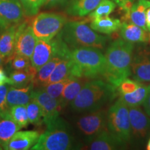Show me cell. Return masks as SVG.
Masks as SVG:
<instances>
[{
  "label": "cell",
  "mask_w": 150,
  "mask_h": 150,
  "mask_svg": "<svg viewBox=\"0 0 150 150\" xmlns=\"http://www.w3.org/2000/svg\"><path fill=\"white\" fill-rule=\"evenodd\" d=\"M150 7L149 0H138L134 2L130 11V22L145 31H148L146 26V11Z\"/></svg>",
  "instance_id": "obj_24"
},
{
  "label": "cell",
  "mask_w": 150,
  "mask_h": 150,
  "mask_svg": "<svg viewBox=\"0 0 150 150\" xmlns=\"http://www.w3.org/2000/svg\"><path fill=\"white\" fill-rule=\"evenodd\" d=\"M112 1H114L116 4L119 6L120 7L122 6L125 4V3L128 2V1H135V0H112Z\"/></svg>",
  "instance_id": "obj_41"
},
{
  "label": "cell",
  "mask_w": 150,
  "mask_h": 150,
  "mask_svg": "<svg viewBox=\"0 0 150 150\" xmlns=\"http://www.w3.org/2000/svg\"><path fill=\"white\" fill-rule=\"evenodd\" d=\"M40 136V134L35 131H18L12 137L5 149H29L36 143Z\"/></svg>",
  "instance_id": "obj_16"
},
{
  "label": "cell",
  "mask_w": 150,
  "mask_h": 150,
  "mask_svg": "<svg viewBox=\"0 0 150 150\" xmlns=\"http://www.w3.org/2000/svg\"><path fill=\"white\" fill-rule=\"evenodd\" d=\"M5 61H6L5 59L3 57V56L1 55V54L0 53V66H1V65H2L4 63Z\"/></svg>",
  "instance_id": "obj_42"
},
{
  "label": "cell",
  "mask_w": 150,
  "mask_h": 150,
  "mask_svg": "<svg viewBox=\"0 0 150 150\" xmlns=\"http://www.w3.org/2000/svg\"><path fill=\"white\" fill-rule=\"evenodd\" d=\"M37 70L33 66L27 70H14L10 74L13 86L18 88L24 87L33 83Z\"/></svg>",
  "instance_id": "obj_26"
},
{
  "label": "cell",
  "mask_w": 150,
  "mask_h": 150,
  "mask_svg": "<svg viewBox=\"0 0 150 150\" xmlns=\"http://www.w3.org/2000/svg\"><path fill=\"white\" fill-rule=\"evenodd\" d=\"M107 112L106 110L101 108L87 112V113L78 118L76 126L86 138V142L90 141L104 131L107 130Z\"/></svg>",
  "instance_id": "obj_8"
},
{
  "label": "cell",
  "mask_w": 150,
  "mask_h": 150,
  "mask_svg": "<svg viewBox=\"0 0 150 150\" xmlns=\"http://www.w3.org/2000/svg\"><path fill=\"white\" fill-rule=\"evenodd\" d=\"M74 63V76L87 79L103 77L106 70V58L98 48L85 47L71 50Z\"/></svg>",
  "instance_id": "obj_3"
},
{
  "label": "cell",
  "mask_w": 150,
  "mask_h": 150,
  "mask_svg": "<svg viewBox=\"0 0 150 150\" xmlns=\"http://www.w3.org/2000/svg\"><path fill=\"white\" fill-rule=\"evenodd\" d=\"M148 91V86L143 84L132 93L120 94V98L126 104L128 107H135L142 105Z\"/></svg>",
  "instance_id": "obj_27"
},
{
  "label": "cell",
  "mask_w": 150,
  "mask_h": 150,
  "mask_svg": "<svg viewBox=\"0 0 150 150\" xmlns=\"http://www.w3.org/2000/svg\"><path fill=\"white\" fill-rule=\"evenodd\" d=\"M127 144L109 131L106 130L86 142L81 149L91 150H114L123 149Z\"/></svg>",
  "instance_id": "obj_11"
},
{
  "label": "cell",
  "mask_w": 150,
  "mask_h": 150,
  "mask_svg": "<svg viewBox=\"0 0 150 150\" xmlns=\"http://www.w3.org/2000/svg\"><path fill=\"white\" fill-rule=\"evenodd\" d=\"M67 23L66 17L54 13H42L35 16L31 27L38 39L51 40Z\"/></svg>",
  "instance_id": "obj_7"
},
{
  "label": "cell",
  "mask_w": 150,
  "mask_h": 150,
  "mask_svg": "<svg viewBox=\"0 0 150 150\" xmlns=\"http://www.w3.org/2000/svg\"><path fill=\"white\" fill-rule=\"evenodd\" d=\"M17 29L18 24L11 25L0 35V53L7 62L16 52Z\"/></svg>",
  "instance_id": "obj_19"
},
{
  "label": "cell",
  "mask_w": 150,
  "mask_h": 150,
  "mask_svg": "<svg viewBox=\"0 0 150 150\" xmlns=\"http://www.w3.org/2000/svg\"><path fill=\"white\" fill-rule=\"evenodd\" d=\"M24 15L19 0H0V17L8 24H18Z\"/></svg>",
  "instance_id": "obj_14"
},
{
  "label": "cell",
  "mask_w": 150,
  "mask_h": 150,
  "mask_svg": "<svg viewBox=\"0 0 150 150\" xmlns=\"http://www.w3.org/2000/svg\"><path fill=\"white\" fill-rule=\"evenodd\" d=\"M73 67H74V62L71 58V55L69 57L63 58L56 66L45 85L60 81L72 76Z\"/></svg>",
  "instance_id": "obj_23"
},
{
  "label": "cell",
  "mask_w": 150,
  "mask_h": 150,
  "mask_svg": "<svg viewBox=\"0 0 150 150\" xmlns=\"http://www.w3.org/2000/svg\"><path fill=\"white\" fill-rule=\"evenodd\" d=\"M131 131L137 138H145L150 134V117L140 106L129 107Z\"/></svg>",
  "instance_id": "obj_12"
},
{
  "label": "cell",
  "mask_w": 150,
  "mask_h": 150,
  "mask_svg": "<svg viewBox=\"0 0 150 150\" xmlns=\"http://www.w3.org/2000/svg\"><path fill=\"white\" fill-rule=\"evenodd\" d=\"M85 79H87L72 76L70 81L65 86L59 100V104L61 108L66 107L74 100L86 83Z\"/></svg>",
  "instance_id": "obj_20"
},
{
  "label": "cell",
  "mask_w": 150,
  "mask_h": 150,
  "mask_svg": "<svg viewBox=\"0 0 150 150\" xmlns=\"http://www.w3.org/2000/svg\"><path fill=\"white\" fill-rule=\"evenodd\" d=\"M120 34L122 39L131 43L150 42V32L133 23L122 22Z\"/></svg>",
  "instance_id": "obj_17"
},
{
  "label": "cell",
  "mask_w": 150,
  "mask_h": 150,
  "mask_svg": "<svg viewBox=\"0 0 150 150\" xmlns=\"http://www.w3.org/2000/svg\"><path fill=\"white\" fill-rule=\"evenodd\" d=\"M116 8V4L112 0H102L95 10L89 14L90 20L108 16Z\"/></svg>",
  "instance_id": "obj_30"
},
{
  "label": "cell",
  "mask_w": 150,
  "mask_h": 150,
  "mask_svg": "<svg viewBox=\"0 0 150 150\" xmlns=\"http://www.w3.org/2000/svg\"><path fill=\"white\" fill-rule=\"evenodd\" d=\"M141 82L138 81H133L127 78L123 80L117 87V91L119 94H125L132 93L136 91L139 86H141Z\"/></svg>",
  "instance_id": "obj_34"
},
{
  "label": "cell",
  "mask_w": 150,
  "mask_h": 150,
  "mask_svg": "<svg viewBox=\"0 0 150 150\" xmlns=\"http://www.w3.org/2000/svg\"><path fill=\"white\" fill-rule=\"evenodd\" d=\"M8 62H10L11 68L13 70H27L32 67L29 58L16 52L9 59Z\"/></svg>",
  "instance_id": "obj_32"
},
{
  "label": "cell",
  "mask_w": 150,
  "mask_h": 150,
  "mask_svg": "<svg viewBox=\"0 0 150 150\" xmlns=\"http://www.w3.org/2000/svg\"><path fill=\"white\" fill-rule=\"evenodd\" d=\"M147 149L150 150V138L149 139V140H148L147 145Z\"/></svg>",
  "instance_id": "obj_43"
},
{
  "label": "cell",
  "mask_w": 150,
  "mask_h": 150,
  "mask_svg": "<svg viewBox=\"0 0 150 150\" xmlns=\"http://www.w3.org/2000/svg\"><path fill=\"white\" fill-rule=\"evenodd\" d=\"M33 88V82L21 88L9 86L6 97L7 104L9 108L16 105H27L31 99V95L34 90Z\"/></svg>",
  "instance_id": "obj_18"
},
{
  "label": "cell",
  "mask_w": 150,
  "mask_h": 150,
  "mask_svg": "<svg viewBox=\"0 0 150 150\" xmlns=\"http://www.w3.org/2000/svg\"><path fill=\"white\" fill-rule=\"evenodd\" d=\"M142 106H143L144 108H145L146 113L150 117V85L148 86L147 93V95H146L145 100H144L143 103H142Z\"/></svg>",
  "instance_id": "obj_37"
},
{
  "label": "cell",
  "mask_w": 150,
  "mask_h": 150,
  "mask_svg": "<svg viewBox=\"0 0 150 150\" xmlns=\"http://www.w3.org/2000/svg\"><path fill=\"white\" fill-rule=\"evenodd\" d=\"M101 1L102 0H70L66 12L72 16H86L95 10Z\"/></svg>",
  "instance_id": "obj_21"
},
{
  "label": "cell",
  "mask_w": 150,
  "mask_h": 150,
  "mask_svg": "<svg viewBox=\"0 0 150 150\" xmlns=\"http://www.w3.org/2000/svg\"><path fill=\"white\" fill-rule=\"evenodd\" d=\"M149 1H150V0H149Z\"/></svg>",
  "instance_id": "obj_45"
},
{
  "label": "cell",
  "mask_w": 150,
  "mask_h": 150,
  "mask_svg": "<svg viewBox=\"0 0 150 150\" xmlns=\"http://www.w3.org/2000/svg\"><path fill=\"white\" fill-rule=\"evenodd\" d=\"M31 98L35 99L42 111L43 123L46 125L59 117L62 108L59 102L50 96L42 88L33 90Z\"/></svg>",
  "instance_id": "obj_9"
},
{
  "label": "cell",
  "mask_w": 150,
  "mask_h": 150,
  "mask_svg": "<svg viewBox=\"0 0 150 150\" xmlns=\"http://www.w3.org/2000/svg\"><path fill=\"white\" fill-rule=\"evenodd\" d=\"M38 38L33 33L31 26L26 22L18 25L16 32V53L31 59Z\"/></svg>",
  "instance_id": "obj_10"
},
{
  "label": "cell",
  "mask_w": 150,
  "mask_h": 150,
  "mask_svg": "<svg viewBox=\"0 0 150 150\" xmlns=\"http://www.w3.org/2000/svg\"><path fill=\"white\" fill-rule=\"evenodd\" d=\"M63 59V58L61 57V56H56L54 58H52L51 60H50L47 63H46L45 64L40 67L37 71L34 81H33L34 86L39 85L43 86L45 85L50 76H51L52 73L55 69L56 66L59 64V62Z\"/></svg>",
  "instance_id": "obj_25"
},
{
  "label": "cell",
  "mask_w": 150,
  "mask_h": 150,
  "mask_svg": "<svg viewBox=\"0 0 150 150\" xmlns=\"http://www.w3.org/2000/svg\"><path fill=\"white\" fill-rule=\"evenodd\" d=\"M146 26H147L148 31L150 32V7L146 11Z\"/></svg>",
  "instance_id": "obj_40"
},
{
  "label": "cell",
  "mask_w": 150,
  "mask_h": 150,
  "mask_svg": "<svg viewBox=\"0 0 150 150\" xmlns=\"http://www.w3.org/2000/svg\"><path fill=\"white\" fill-rule=\"evenodd\" d=\"M47 129L41 134L33 150H69L74 149V138L67 122L59 116L46 124Z\"/></svg>",
  "instance_id": "obj_5"
},
{
  "label": "cell",
  "mask_w": 150,
  "mask_h": 150,
  "mask_svg": "<svg viewBox=\"0 0 150 150\" xmlns=\"http://www.w3.org/2000/svg\"><path fill=\"white\" fill-rule=\"evenodd\" d=\"M131 75L139 82H150V54L142 52L133 57Z\"/></svg>",
  "instance_id": "obj_13"
},
{
  "label": "cell",
  "mask_w": 150,
  "mask_h": 150,
  "mask_svg": "<svg viewBox=\"0 0 150 150\" xmlns=\"http://www.w3.org/2000/svg\"><path fill=\"white\" fill-rule=\"evenodd\" d=\"M9 88V86L6 84L0 86V110H8L10 109L7 104V93Z\"/></svg>",
  "instance_id": "obj_35"
},
{
  "label": "cell",
  "mask_w": 150,
  "mask_h": 150,
  "mask_svg": "<svg viewBox=\"0 0 150 150\" xmlns=\"http://www.w3.org/2000/svg\"><path fill=\"white\" fill-rule=\"evenodd\" d=\"M133 43L122 38L114 40L105 54L106 70L103 79L118 87L123 80L131 75V63L134 52Z\"/></svg>",
  "instance_id": "obj_1"
},
{
  "label": "cell",
  "mask_w": 150,
  "mask_h": 150,
  "mask_svg": "<svg viewBox=\"0 0 150 150\" xmlns=\"http://www.w3.org/2000/svg\"><path fill=\"white\" fill-rule=\"evenodd\" d=\"M121 26L122 22L118 19L104 16L92 20L90 27L97 32L110 34L120 29Z\"/></svg>",
  "instance_id": "obj_22"
},
{
  "label": "cell",
  "mask_w": 150,
  "mask_h": 150,
  "mask_svg": "<svg viewBox=\"0 0 150 150\" xmlns=\"http://www.w3.org/2000/svg\"><path fill=\"white\" fill-rule=\"evenodd\" d=\"M117 88L106 81L98 79L86 81L70 103L76 112H87L103 108L117 96Z\"/></svg>",
  "instance_id": "obj_2"
},
{
  "label": "cell",
  "mask_w": 150,
  "mask_h": 150,
  "mask_svg": "<svg viewBox=\"0 0 150 150\" xmlns=\"http://www.w3.org/2000/svg\"><path fill=\"white\" fill-rule=\"evenodd\" d=\"M27 109L29 123L40 125L43 122L42 109L35 99L31 98L27 104Z\"/></svg>",
  "instance_id": "obj_28"
},
{
  "label": "cell",
  "mask_w": 150,
  "mask_h": 150,
  "mask_svg": "<svg viewBox=\"0 0 150 150\" xmlns=\"http://www.w3.org/2000/svg\"><path fill=\"white\" fill-rule=\"evenodd\" d=\"M58 35L70 50L85 47L101 50L108 40V37L97 33L85 21L67 22Z\"/></svg>",
  "instance_id": "obj_4"
},
{
  "label": "cell",
  "mask_w": 150,
  "mask_h": 150,
  "mask_svg": "<svg viewBox=\"0 0 150 150\" xmlns=\"http://www.w3.org/2000/svg\"><path fill=\"white\" fill-rule=\"evenodd\" d=\"M23 8L24 13L27 16L38 14L39 10L45 5V0H19Z\"/></svg>",
  "instance_id": "obj_33"
},
{
  "label": "cell",
  "mask_w": 150,
  "mask_h": 150,
  "mask_svg": "<svg viewBox=\"0 0 150 150\" xmlns=\"http://www.w3.org/2000/svg\"><path fill=\"white\" fill-rule=\"evenodd\" d=\"M4 84H8V85H12V82L10 77L7 76L5 71L4 69L0 66V86Z\"/></svg>",
  "instance_id": "obj_36"
},
{
  "label": "cell",
  "mask_w": 150,
  "mask_h": 150,
  "mask_svg": "<svg viewBox=\"0 0 150 150\" xmlns=\"http://www.w3.org/2000/svg\"><path fill=\"white\" fill-rule=\"evenodd\" d=\"M71 78H72V76L65 79L60 81L47 84V85L42 86L41 88H42L50 96L53 97L54 99H56L59 103V100L61 99L63 89H64L66 84L70 81Z\"/></svg>",
  "instance_id": "obj_31"
},
{
  "label": "cell",
  "mask_w": 150,
  "mask_h": 150,
  "mask_svg": "<svg viewBox=\"0 0 150 150\" xmlns=\"http://www.w3.org/2000/svg\"><path fill=\"white\" fill-rule=\"evenodd\" d=\"M67 0H45V6L47 7H54L62 5L66 2Z\"/></svg>",
  "instance_id": "obj_38"
},
{
  "label": "cell",
  "mask_w": 150,
  "mask_h": 150,
  "mask_svg": "<svg viewBox=\"0 0 150 150\" xmlns=\"http://www.w3.org/2000/svg\"><path fill=\"white\" fill-rule=\"evenodd\" d=\"M129 107L120 98L107 112L108 130L127 144L131 139V125Z\"/></svg>",
  "instance_id": "obj_6"
},
{
  "label": "cell",
  "mask_w": 150,
  "mask_h": 150,
  "mask_svg": "<svg viewBox=\"0 0 150 150\" xmlns=\"http://www.w3.org/2000/svg\"><path fill=\"white\" fill-rule=\"evenodd\" d=\"M10 24H8L6 22H5L2 18L0 17V33H2L4 30L10 27Z\"/></svg>",
  "instance_id": "obj_39"
},
{
  "label": "cell",
  "mask_w": 150,
  "mask_h": 150,
  "mask_svg": "<svg viewBox=\"0 0 150 150\" xmlns=\"http://www.w3.org/2000/svg\"><path fill=\"white\" fill-rule=\"evenodd\" d=\"M0 149H2V148H1V146H0Z\"/></svg>",
  "instance_id": "obj_44"
},
{
  "label": "cell",
  "mask_w": 150,
  "mask_h": 150,
  "mask_svg": "<svg viewBox=\"0 0 150 150\" xmlns=\"http://www.w3.org/2000/svg\"><path fill=\"white\" fill-rule=\"evenodd\" d=\"M10 114L13 120L20 125L21 128L29 125L27 105H16L10 108Z\"/></svg>",
  "instance_id": "obj_29"
},
{
  "label": "cell",
  "mask_w": 150,
  "mask_h": 150,
  "mask_svg": "<svg viewBox=\"0 0 150 150\" xmlns=\"http://www.w3.org/2000/svg\"><path fill=\"white\" fill-rule=\"evenodd\" d=\"M21 129L13 120L8 110H0V146L5 149L17 131Z\"/></svg>",
  "instance_id": "obj_15"
}]
</instances>
